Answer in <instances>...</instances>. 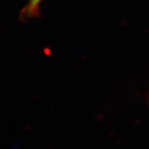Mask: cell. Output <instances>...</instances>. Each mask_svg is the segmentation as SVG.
<instances>
[{"label":"cell","mask_w":149,"mask_h":149,"mask_svg":"<svg viewBox=\"0 0 149 149\" xmlns=\"http://www.w3.org/2000/svg\"><path fill=\"white\" fill-rule=\"evenodd\" d=\"M43 0H29L28 4L23 8L21 16L24 19L37 17L40 14V7Z\"/></svg>","instance_id":"obj_1"}]
</instances>
